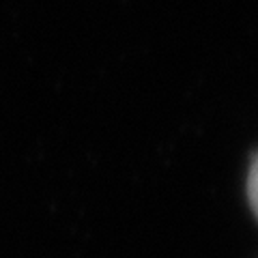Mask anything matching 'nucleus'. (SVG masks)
<instances>
[{"instance_id":"1","label":"nucleus","mask_w":258,"mask_h":258,"mask_svg":"<svg viewBox=\"0 0 258 258\" xmlns=\"http://www.w3.org/2000/svg\"><path fill=\"white\" fill-rule=\"evenodd\" d=\"M256 164L249 168V176H247V194H249V205L256 209Z\"/></svg>"}]
</instances>
